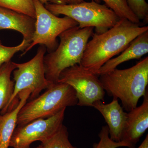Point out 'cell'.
<instances>
[{
  "label": "cell",
  "mask_w": 148,
  "mask_h": 148,
  "mask_svg": "<svg viewBox=\"0 0 148 148\" xmlns=\"http://www.w3.org/2000/svg\"><path fill=\"white\" fill-rule=\"evenodd\" d=\"M69 137L68 129L63 124L54 135L41 145L43 148H77L72 145Z\"/></svg>",
  "instance_id": "18"
},
{
  "label": "cell",
  "mask_w": 148,
  "mask_h": 148,
  "mask_svg": "<svg viewBox=\"0 0 148 148\" xmlns=\"http://www.w3.org/2000/svg\"><path fill=\"white\" fill-rule=\"evenodd\" d=\"M72 3H78L83 2L84 0H71Z\"/></svg>",
  "instance_id": "24"
},
{
  "label": "cell",
  "mask_w": 148,
  "mask_h": 148,
  "mask_svg": "<svg viewBox=\"0 0 148 148\" xmlns=\"http://www.w3.org/2000/svg\"><path fill=\"white\" fill-rule=\"evenodd\" d=\"M43 4L47 3L56 4H68L72 3L71 0H38Z\"/></svg>",
  "instance_id": "22"
},
{
  "label": "cell",
  "mask_w": 148,
  "mask_h": 148,
  "mask_svg": "<svg viewBox=\"0 0 148 148\" xmlns=\"http://www.w3.org/2000/svg\"><path fill=\"white\" fill-rule=\"evenodd\" d=\"M64 109L53 116L35 120L27 124L16 126L11 138L10 147L13 148H31L36 141L43 143L51 138L63 124Z\"/></svg>",
  "instance_id": "9"
},
{
  "label": "cell",
  "mask_w": 148,
  "mask_h": 148,
  "mask_svg": "<svg viewBox=\"0 0 148 148\" xmlns=\"http://www.w3.org/2000/svg\"><path fill=\"white\" fill-rule=\"evenodd\" d=\"M16 68L15 63L11 61L0 67V112L8 106L13 94L14 82L11 75Z\"/></svg>",
  "instance_id": "15"
},
{
  "label": "cell",
  "mask_w": 148,
  "mask_h": 148,
  "mask_svg": "<svg viewBox=\"0 0 148 148\" xmlns=\"http://www.w3.org/2000/svg\"><path fill=\"white\" fill-rule=\"evenodd\" d=\"M103 88L110 96L119 99L127 112L137 107L148 84V57L128 69H116L100 75Z\"/></svg>",
  "instance_id": "2"
},
{
  "label": "cell",
  "mask_w": 148,
  "mask_h": 148,
  "mask_svg": "<svg viewBox=\"0 0 148 148\" xmlns=\"http://www.w3.org/2000/svg\"><path fill=\"white\" fill-rule=\"evenodd\" d=\"M138 148H148V135L147 134L145 140Z\"/></svg>",
  "instance_id": "23"
},
{
  "label": "cell",
  "mask_w": 148,
  "mask_h": 148,
  "mask_svg": "<svg viewBox=\"0 0 148 148\" xmlns=\"http://www.w3.org/2000/svg\"><path fill=\"white\" fill-rule=\"evenodd\" d=\"M31 42L23 39L21 43L16 46L7 47L3 45L0 41V67L5 63L10 61L17 52L20 51L24 52Z\"/></svg>",
  "instance_id": "20"
},
{
  "label": "cell",
  "mask_w": 148,
  "mask_h": 148,
  "mask_svg": "<svg viewBox=\"0 0 148 148\" xmlns=\"http://www.w3.org/2000/svg\"><path fill=\"white\" fill-rule=\"evenodd\" d=\"M92 107L99 111L104 117L108 127L110 138L115 142L121 141L127 112H124L118 99L113 98L108 104L97 101L93 103Z\"/></svg>",
  "instance_id": "11"
},
{
  "label": "cell",
  "mask_w": 148,
  "mask_h": 148,
  "mask_svg": "<svg viewBox=\"0 0 148 148\" xmlns=\"http://www.w3.org/2000/svg\"><path fill=\"white\" fill-rule=\"evenodd\" d=\"M31 94V90L26 89L18 93V102L10 110L0 114V148H8L11 138L16 126L18 112L27 103Z\"/></svg>",
  "instance_id": "14"
},
{
  "label": "cell",
  "mask_w": 148,
  "mask_h": 148,
  "mask_svg": "<svg viewBox=\"0 0 148 148\" xmlns=\"http://www.w3.org/2000/svg\"><path fill=\"white\" fill-rule=\"evenodd\" d=\"M36 19L23 14L0 7V30H12L22 34L23 39L32 42Z\"/></svg>",
  "instance_id": "13"
},
{
  "label": "cell",
  "mask_w": 148,
  "mask_h": 148,
  "mask_svg": "<svg viewBox=\"0 0 148 148\" xmlns=\"http://www.w3.org/2000/svg\"><path fill=\"white\" fill-rule=\"evenodd\" d=\"M0 7L36 19V10L33 0H0Z\"/></svg>",
  "instance_id": "17"
},
{
  "label": "cell",
  "mask_w": 148,
  "mask_h": 148,
  "mask_svg": "<svg viewBox=\"0 0 148 148\" xmlns=\"http://www.w3.org/2000/svg\"><path fill=\"white\" fill-rule=\"evenodd\" d=\"M36 10L35 30L30 45L22 52L24 56L37 45L44 46L50 52L58 45L57 37L70 28L78 26L77 21L69 16L54 15L38 0H33Z\"/></svg>",
  "instance_id": "7"
},
{
  "label": "cell",
  "mask_w": 148,
  "mask_h": 148,
  "mask_svg": "<svg viewBox=\"0 0 148 148\" xmlns=\"http://www.w3.org/2000/svg\"><path fill=\"white\" fill-rule=\"evenodd\" d=\"M148 128V90L143 96L142 105L127 113V118L121 141L129 144L131 148L135 145Z\"/></svg>",
  "instance_id": "10"
},
{
  "label": "cell",
  "mask_w": 148,
  "mask_h": 148,
  "mask_svg": "<svg viewBox=\"0 0 148 148\" xmlns=\"http://www.w3.org/2000/svg\"><path fill=\"white\" fill-rule=\"evenodd\" d=\"M148 53V31L133 40L121 54L106 62L99 69L98 76L116 69L121 64L132 59H139Z\"/></svg>",
  "instance_id": "12"
},
{
  "label": "cell",
  "mask_w": 148,
  "mask_h": 148,
  "mask_svg": "<svg viewBox=\"0 0 148 148\" xmlns=\"http://www.w3.org/2000/svg\"><path fill=\"white\" fill-rule=\"evenodd\" d=\"M77 102L75 91L71 86L60 82L51 84L45 92L27 101L21 108L17 115L16 125L50 117L67 107L76 106Z\"/></svg>",
  "instance_id": "4"
},
{
  "label": "cell",
  "mask_w": 148,
  "mask_h": 148,
  "mask_svg": "<svg viewBox=\"0 0 148 148\" xmlns=\"http://www.w3.org/2000/svg\"><path fill=\"white\" fill-rule=\"evenodd\" d=\"M106 3L120 18H125L135 24L141 25L139 18L132 12L126 0H101Z\"/></svg>",
  "instance_id": "16"
},
{
  "label": "cell",
  "mask_w": 148,
  "mask_h": 148,
  "mask_svg": "<svg viewBox=\"0 0 148 148\" xmlns=\"http://www.w3.org/2000/svg\"><path fill=\"white\" fill-rule=\"evenodd\" d=\"M34 148H43V147L41 145H40L38 146V147H36Z\"/></svg>",
  "instance_id": "26"
},
{
  "label": "cell",
  "mask_w": 148,
  "mask_h": 148,
  "mask_svg": "<svg viewBox=\"0 0 148 148\" xmlns=\"http://www.w3.org/2000/svg\"><path fill=\"white\" fill-rule=\"evenodd\" d=\"M148 31L125 18H120L113 27L101 34L93 33L88 42L80 65L97 75L100 68L115 56L121 53L139 35Z\"/></svg>",
  "instance_id": "1"
},
{
  "label": "cell",
  "mask_w": 148,
  "mask_h": 148,
  "mask_svg": "<svg viewBox=\"0 0 148 148\" xmlns=\"http://www.w3.org/2000/svg\"><path fill=\"white\" fill-rule=\"evenodd\" d=\"M46 51L44 46L40 45L36 54L30 61L21 64L15 63L16 68L12 72L14 82L13 94L8 105L0 112V114L5 113L16 106L19 100L18 93L22 90H31L30 101L39 96L50 85L46 77L43 63Z\"/></svg>",
  "instance_id": "6"
},
{
  "label": "cell",
  "mask_w": 148,
  "mask_h": 148,
  "mask_svg": "<svg viewBox=\"0 0 148 148\" xmlns=\"http://www.w3.org/2000/svg\"><path fill=\"white\" fill-rule=\"evenodd\" d=\"M45 6L54 15L62 14L73 18L77 22L81 29L95 28L97 34L106 32L120 19L106 4H101L94 1L68 4L47 3Z\"/></svg>",
  "instance_id": "5"
},
{
  "label": "cell",
  "mask_w": 148,
  "mask_h": 148,
  "mask_svg": "<svg viewBox=\"0 0 148 148\" xmlns=\"http://www.w3.org/2000/svg\"><path fill=\"white\" fill-rule=\"evenodd\" d=\"M58 82L73 87L78 100L77 106L92 107L94 102L104 101L105 90L98 76L80 64L65 69L60 74Z\"/></svg>",
  "instance_id": "8"
},
{
  "label": "cell",
  "mask_w": 148,
  "mask_h": 148,
  "mask_svg": "<svg viewBox=\"0 0 148 148\" xmlns=\"http://www.w3.org/2000/svg\"><path fill=\"white\" fill-rule=\"evenodd\" d=\"M99 141L92 145V148H117L121 147H126L131 148L127 143L122 141L116 142L112 140L109 135L108 127L107 125L103 126L98 134Z\"/></svg>",
  "instance_id": "19"
},
{
  "label": "cell",
  "mask_w": 148,
  "mask_h": 148,
  "mask_svg": "<svg viewBox=\"0 0 148 148\" xmlns=\"http://www.w3.org/2000/svg\"><path fill=\"white\" fill-rule=\"evenodd\" d=\"M92 1H94L96 2L99 3H101V0H92Z\"/></svg>",
  "instance_id": "25"
},
{
  "label": "cell",
  "mask_w": 148,
  "mask_h": 148,
  "mask_svg": "<svg viewBox=\"0 0 148 148\" xmlns=\"http://www.w3.org/2000/svg\"><path fill=\"white\" fill-rule=\"evenodd\" d=\"M127 4L132 12L139 20L147 23L148 4L145 0H126Z\"/></svg>",
  "instance_id": "21"
},
{
  "label": "cell",
  "mask_w": 148,
  "mask_h": 148,
  "mask_svg": "<svg viewBox=\"0 0 148 148\" xmlns=\"http://www.w3.org/2000/svg\"><path fill=\"white\" fill-rule=\"evenodd\" d=\"M93 27L70 28L59 35L60 43L56 49L44 57L45 76L49 83L58 82L61 72L80 64L88 40L93 33Z\"/></svg>",
  "instance_id": "3"
}]
</instances>
